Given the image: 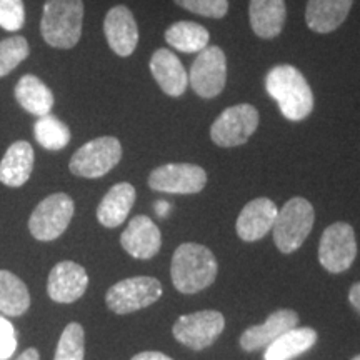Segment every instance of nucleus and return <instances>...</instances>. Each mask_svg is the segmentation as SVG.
Returning <instances> with one entry per match:
<instances>
[{"label": "nucleus", "instance_id": "1", "mask_svg": "<svg viewBox=\"0 0 360 360\" xmlns=\"http://www.w3.org/2000/svg\"><path fill=\"white\" fill-rule=\"evenodd\" d=\"M265 90L290 122H300L312 114L314 92L297 67L289 64L272 67L265 77Z\"/></svg>", "mask_w": 360, "mask_h": 360}, {"label": "nucleus", "instance_id": "2", "mask_svg": "<svg viewBox=\"0 0 360 360\" xmlns=\"http://www.w3.org/2000/svg\"><path fill=\"white\" fill-rule=\"evenodd\" d=\"M219 274V264L209 247L182 244L174 252L170 277L180 294H197L212 285Z\"/></svg>", "mask_w": 360, "mask_h": 360}, {"label": "nucleus", "instance_id": "3", "mask_svg": "<svg viewBox=\"0 0 360 360\" xmlns=\"http://www.w3.org/2000/svg\"><path fill=\"white\" fill-rule=\"evenodd\" d=\"M84 25V0H45L40 34L45 44L69 51L79 44Z\"/></svg>", "mask_w": 360, "mask_h": 360}, {"label": "nucleus", "instance_id": "4", "mask_svg": "<svg viewBox=\"0 0 360 360\" xmlns=\"http://www.w3.org/2000/svg\"><path fill=\"white\" fill-rule=\"evenodd\" d=\"M314 207L304 197H292L278 210L274 222V242L282 254H292L300 249L314 227Z\"/></svg>", "mask_w": 360, "mask_h": 360}, {"label": "nucleus", "instance_id": "5", "mask_svg": "<svg viewBox=\"0 0 360 360\" xmlns=\"http://www.w3.org/2000/svg\"><path fill=\"white\" fill-rule=\"evenodd\" d=\"M122 159V143L119 139L97 137L79 148L72 155L69 169L77 177L98 179L109 174Z\"/></svg>", "mask_w": 360, "mask_h": 360}, {"label": "nucleus", "instance_id": "6", "mask_svg": "<svg viewBox=\"0 0 360 360\" xmlns=\"http://www.w3.org/2000/svg\"><path fill=\"white\" fill-rule=\"evenodd\" d=\"M164 294L162 283L155 277H130L114 283L105 294V302L114 314L137 312L155 304Z\"/></svg>", "mask_w": 360, "mask_h": 360}, {"label": "nucleus", "instance_id": "7", "mask_svg": "<svg viewBox=\"0 0 360 360\" xmlns=\"http://www.w3.org/2000/svg\"><path fill=\"white\" fill-rule=\"evenodd\" d=\"M259 110L250 103H237L229 107L214 120L210 139L219 147L244 146L259 127Z\"/></svg>", "mask_w": 360, "mask_h": 360}, {"label": "nucleus", "instance_id": "8", "mask_svg": "<svg viewBox=\"0 0 360 360\" xmlns=\"http://www.w3.org/2000/svg\"><path fill=\"white\" fill-rule=\"evenodd\" d=\"M74 210V200L67 193H52L34 209L29 219V231L37 240H56L67 231Z\"/></svg>", "mask_w": 360, "mask_h": 360}, {"label": "nucleus", "instance_id": "9", "mask_svg": "<svg viewBox=\"0 0 360 360\" xmlns=\"http://www.w3.org/2000/svg\"><path fill=\"white\" fill-rule=\"evenodd\" d=\"M357 257V238L347 222H335L323 231L319 244V262L327 272L340 274L352 267Z\"/></svg>", "mask_w": 360, "mask_h": 360}, {"label": "nucleus", "instance_id": "10", "mask_svg": "<svg viewBox=\"0 0 360 360\" xmlns=\"http://www.w3.org/2000/svg\"><path fill=\"white\" fill-rule=\"evenodd\" d=\"M188 84L202 98H214L222 94L227 84V57L217 45H209L199 52L191 67Z\"/></svg>", "mask_w": 360, "mask_h": 360}, {"label": "nucleus", "instance_id": "11", "mask_svg": "<svg viewBox=\"0 0 360 360\" xmlns=\"http://www.w3.org/2000/svg\"><path fill=\"white\" fill-rule=\"evenodd\" d=\"M225 328L224 315L217 310H200L182 315L174 323L172 334L177 342L192 350H204L219 339Z\"/></svg>", "mask_w": 360, "mask_h": 360}, {"label": "nucleus", "instance_id": "12", "mask_svg": "<svg viewBox=\"0 0 360 360\" xmlns=\"http://www.w3.org/2000/svg\"><path fill=\"white\" fill-rule=\"evenodd\" d=\"M207 186V172L195 164H165L148 175V187L155 192L191 195L199 193Z\"/></svg>", "mask_w": 360, "mask_h": 360}, {"label": "nucleus", "instance_id": "13", "mask_svg": "<svg viewBox=\"0 0 360 360\" xmlns=\"http://www.w3.org/2000/svg\"><path fill=\"white\" fill-rule=\"evenodd\" d=\"M103 34L107 44L119 57H130L139 44V27L132 11L125 6H115L103 19Z\"/></svg>", "mask_w": 360, "mask_h": 360}, {"label": "nucleus", "instance_id": "14", "mask_svg": "<svg viewBox=\"0 0 360 360\" xmlns=\"http://www.w3.org/2000/svg\"><path fill=\"white\" fill-rule=\"evenodd\" d=\"M89 276L82 265L64 260L51 270L47 281V294L53 302L72 304L85 294Z\"/></svg>", "mask_w": 360, "mask_h": 360}, {"label": "nucleus", "instance_id": "15", "mask_svg": "<svg viewBox=\"0 0 360 360\" xmlns=\"http://www.w3.org/2000/svg\"><path fill=\"white\" fill-rule=\"evenodd\" d=\"M278 209L276 202L267 197L250 200L237 217L236 231L237 236L244 242H257L272 231Z\"/></svg>", "mask_w": 360, "mask_h": 360}, {"label": "nucleus", "instance_id": "16", "mask_svg": "<svg viewBox=\"0 0 360 360\" xmlns=\"http://www.w3.org/2000/svg\"><path fill=\"white\" fill-rule=\"evenodd\" d=\"M124 250L135 259L147 260L155 257L162 247V233L154 220L147 215H137L130 220L120 236Z\"/></svg>", "mask_w": 360, "mask_h": 360}, {"label": "nucleus", "instance_id": "17", "mask_svg": "<svg viewBox=\"0 0 360 360\" xmlns=\"http://www.w3.org/2000/svg\"><path fill=\"white\" fill-rule=\"evenodd\" d=\"M297 323H299V314L295 310H277V312L269 315L262 326H252L244 330L238 342L245 352H254V350L269 347L278 337L295 328Z\"/></svg>", "mask_w": 360, "mask_h": 360}, {"label": "nucleus", "instance_id": "18", "mask_svg": "<svg viewBox=\"0 0 360 360\" xmlns=\"http://www.w3.org/2000/svg\"><path fill=\"white\" fill-rule=\"evenodd\" d=\"M150 72L162 92L169 97H182L188 87V74L180 58L169 49H157L150 58Z\"/></svg>", "mask_w": 360, "mask_h": 360}, {"label": "nucleus", "instance_id": "19", "mask_svg": "<svg viewBox=\"0 0 360 360\" xmlns=\"http://www.w3.org/2000/svg\"><path fill=\"white\" fill-rule=\"evenodd\" d=\"M354 0H309L305 7V22L317 34H330L349 17Z\"/></svg>", "mask_w": 360, "mask_h": 360}, {"label": "nucleus", "instance_id": "20", "mask_svg": "<svg viewBox=\"0 0 360 360\" xmlns=\"http://www.w3.org/2000/svg\"><path fill=\"white\" fill-rule=\"evenodd\" d=\"M35 154L29 142H13L0 160V182L7 187H22L34 170Z\"/></svg>", "mask_w": 360, "mask_h": 360}, {"label": "nucleus", "instance_id": "21", "mask_svg": "<svg viewBox=\"0 0 360 360\" xmlns=\"http://www.w3.org/2000/svg\"><path fill=\"white\" fill-rule=\"evenodd\" d=\"M137 192L132 184L119 182L103 195L97 207V220L103 227L115 229L122 225L135 204Z\"/></svg>", "mask_w": 360, "mask_h": 360}, {"label": "nucleus", "instance_id": "22", "mask_svg": "<svg viewBox=\"0 0 360 360\" xmlns=\"http://www.w3.org/2000/svg\"><path fill=\"white\" fill-rule=\"evenodd\" d=\"M287 8L283 0H250L249 20L260 39H276L285 25Z\"/></svg>", "mask_w": 360, "mask_h": 360}, {"label": "nucleus", "instance_id": "23", "mask_svg": "<svg viewBox=\"0 0 360 360\" xmlns=\"http://www.w3.org/2000/svg\"><path fill=\"white\" fill-rule=\"evenodd\" d=\"M13 96H15V101L19 102L22 109L35 117L49 115L52 112L53 103H56L52 90L39 77L30 74L19 79L15 89H13Z\"/></svg>", "mask_w": 360, "mask_h": 360}, {"label": "nucleus", "instance_id": "24", "mask_svg": "<svg viewBox=\"0 0 360 360\" xmlns=\"http://www.w3.org/2000/svg\"><path fill=\"white\" fill-rule=\"evenodd\" d=\"M317 342V332L310 327H295L274 340L265 350V360H292L307 352Z\"/></svg>", "mask_w": 360, "mask_h": 360}, {"label": "nucleus", "instance_id": "25", "mask_svg": "<svg viewBox=\"0 0 360 360\" xmlns=\"http://www.w3.org/2000/svg\"><path fill=\"white\" fill-rule=\"evenodd\" d=\"M165 40L175 51L195 53L209 47L210 34L204 25L197 24V22L180 20L165 30Z\"/></svg>", "mask_w": 360, "mask_h": 360}, {"label": "nucleus", "instance_id": "26", "mask_svg": "<svg viewBox=\"0 0 360 360\" xmlns=\"http://www.w3.org/2000/svg\"><path fill=\"white\" fill-rule=\"evenodd\" d=\"M30 307L29 289L8 270H0V312L8 317H20Z\"/></svg>", "mask_w": 360, "mask_h": 360}, {"label": "nucleus", "instance_id": "27", "mask_svg": "<svg viewBox=\"0 0 360 360\" xmlns=\"http://www.w3.org/2000/svg\"><path fill=\"white\" fill-rule=\"evenodd\" d=\"M34 135L35 141L47 150H62L69 146L72 139L70 129L60 119L51 114L39 117L34 125Z\"/></svg>", "mask_w": 360, "mask_h": 360}, {"label": "nucleus", "instance_id": "28", "mask_svg": "<svg viewBox=\"0 0 360 360\" xmlns=\"http://www.w3.org/2000/svg\"><path fill=\"white\" fill-rule=\"evenodd\" d=\"M30 56V45L22 35L0 40V79L6 77Z\"/></svg>", "mask_w": 360, "mask_h": 360}, {"label": "nucleus", "instance_id": "29", "mask_svg": "<svg viewBox=\"0 0 360 360\" xmlns=\"http://www.w3.org/2000/svg\"><path fill=\"white\" fill-rule=\"evenodd\" d=\"M85 357V332L77 322H72L64 328L58 339L53 360H84Z\"/></svg>", "mask_w": 360, "mask_h": 360}, {"label": "nucleus", "instance_id": "30", "mask_svg": "<svg viewBox=\"0 0 360 360\" xmlns=\"http://www.w3.org/2000/svg\"><path fill=\"white\" fill-rule=\"evenodd\" d=\"M179 7L207 17V19H222L229 12V0H174Z\"/></svg>", "mask_w": 360, "mask_h": 360}, {"label": "nucleus", "instance_id": "31", "mask_svg": "<svg viewBox=\"0 0 360 360\" xmlns=\"http://www.w3.org/2000/svg\"><path fill=\"white\" fill-rule=\"evenodd\" d=\"M24 25V0H0V27L7 32H19Z\"/></svg>", "mask_w": 360, "mask_h": 360}, {"label": "nucleus", "instance_id": "32", "mask_svg": "<svg viewBox=\"0 0 360 360\" xmlns=\"http://www.w3.org/2000/svg\"><path fill=\"white\" fill-rule=\"evenodd\" d=\"M17 350V334L12 322L0 315V360H11Z\"/></svg>", "mask_w": 360, "mask_h": 360}, {"label": "nucleus", "instance_id": "33", "mask_svg": "<svg viewBox=\"0 0 360 360\" xmlns=\"http://www.w3.org/2000/svg\"><path fill=\"white\" fill-rule=\"evenodd\" d=\"M349 302L360 314V282H355L349 290Z\"/></svg>", "mask_w": 360, "mask_h": 360}, {"label": "nucleus", "instance_id": "34", "mask_svg": "<svg viewBox=\"0 0 360 360\" xmlns=\"http://www.w3.org/2000/svg\"><path fill=\"white\" fill-rule=\"evenodd\" d=\"M130 360H174L169 355L162 354V352H141L137 355H134Z\"/></svg>", "mask_w": 360, "mask_h": 360}, {"label": "nucleus", "instance_id": "35", "mask_svg": "<svg viewBox=\"0 0 360 360\" xmlns=\"http://www.w3.org/2000/svg\"><path fill=\"white\" fill-rule=\"evenodd\" d=\"M13 360H40V357H39L37 349H27L25 352H22L19 357Z\"/></svg>", "mask_w": 360, "mask_h": 360}, {"label": "nucleus", "instance_id": "36", "mask_svg": "<svg viewBox=\"0 0 360 360\" xmlns=\"http://www.w3.org/2000/svg\"><path fill=\"white\" fill-rule=\"evenodd\" d=\"M169 204L167 202H159V204L155 205V210H157V214L160 215V217H164V215H167V210H169Z\"/></svg>", "mask_w": 360, "mask_h": 360}, {"label": "nucleus", "instance_id": "37", "mask_svg": "<svg viewBox=\"0 0 360 360\" xmlns=\"http://www.w3.org/2000/svg\"><path fill=\"white\" fill-rule=\"evenodd\" d=\"M352 360H360V355H355V357Z\"/></svg>", "mask_w": 360, "mask_h": 360}]
</instances>
